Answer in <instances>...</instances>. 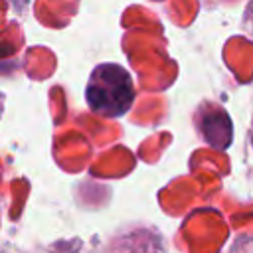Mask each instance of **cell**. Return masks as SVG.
Here are the masks:
<instances>
[{"mask_svg": "<svg viewBox=\"0 0 253 253\" xmlns=\"http://www.w3.org/2000/svg\"><path fill=\"white\" fill-rule=\"evenodd\" d=\"M85 99L89 109L101 117H123L134 101V85L130 73L119 63L97 65L89 75Z\"/></svg>", "mask_w": 253, "mask_h": 253, "instance_id": "1", "label": "cell"}]
</instances>
